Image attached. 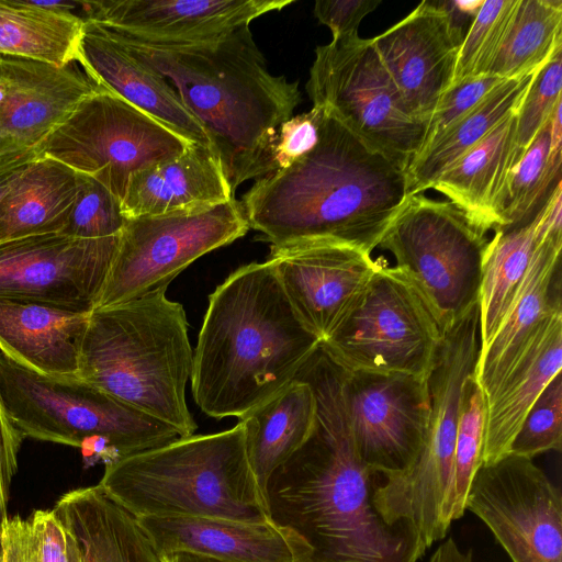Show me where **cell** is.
<instances>
[{
	"label": "cell",
	"instance_id": "obj_34",
	"mask_svg": "<svg viewBox=\"0 0 562 562\" xmlns=\"http://www.w3.org/2000/svg\"><path fill=\"white\" fill-rule=\"evenodd\" d=\"M562 49V1L518 0L488 74L510 79L542 67Z\"/></svg>",
	"mask_w": 562,
	"mask_h": 562
},
{
	"label": "cell",
	"instance_id": "obj_15",
	"mask_svg": "<svg viewBox=\"0 0 562 562\" xmlns=\"http://www.w3.org/2000/svg\"><path fill=\"white\" fill-rule=\"evenodd\" d=\"M120 236L80 239L49 233L0 243V299L91 313Z\"/></svg>",
	"mask_w": 562,
	"mask_h": 562
},
{
	"label": "cell",
	"instance_id": "obj_12",
	"mask_svg": "<svg viewBox=\"0 0 562 562\" xmlns=\"http://www.w3.org/2000/svg\"><path fill=\"white\" fill-rule=\"evenodd\" d=\"M189 145L102 88L85 98L47 136L37 157L53 158L94 178L122 202L133 173L183 153Z\"/></svg>",
	"mask_w": 562,
	"mask_h": 562
},
{
	"label": "cell",
	"instance_id": "obj_21",
	"mask_svg": "<svg viewBox=\"0 0 562 562\" xmlns=\"http://www.w3.org/2000/svg\"><path fill=\"white\" fill-rule=\"evenodd\" d=\"M78 61L102 88L121 97L190 144L213 147L172 85L101 25L83 23ZM215 150V149H214Z\"/></svg>",
	"mask_w": 562,
	"mask_h": 562
},
{
	"label": "cell",
	"instance_id": "obj_43",
	"mask_svg": "<svg viewBox=\"0 0 562 562\" xmlns=\"http://www.w3.org/2000/svg\"><path fill=\"white\" fill-rule=\"evenodd\" d=\"M505 80L492 74H484L450 87L439 100L427 123L425 139L418 154L426 150L448 127L470 112Z\"/></svg>",
	"mask_w": 562,
	"mask_h": 562
},
{
	"label": "cell",
	"instance_id": "obj_44",
	"mask_svg": "<svg viewBox=\"0 0 562 562\" xmlns=\"http://www.w3.org/2000/svg\"><path fill=\"white\" fill-rule=\"evenodd\" d=\"M380 3V0H318L314 15L330 30L333 40H337L358 34L363 18Z\"/></svg>",
	"mask_w": 562,
	"mask_h": 562
},
{
	"label": "cell",
	"instance_id": "obj_5",
	"mask_svg": "<svg viewBox=\"0 0 562 562\" xmlns=\"http://www.w3.org/2000/svg\"><path fill=\"white\" fill-rule=\"evenodd\" d=\"M166 290L94 308L78 376L187 437L198 427L186 400L193 350L183 306L169 300Z\"/></svg>",
	"mask_w": 562,
	"mask_h": 562
},
{
	"label": "cell",
	"instance_id": "obj_14",
	"mask_svg": "<svg viewBox=\"0 0 562 562\" xmlns=\"http://www.w3.org/2000/svg\"><path fill=\"white\" fill-rule=\"evenodd\" d=\"M465 510L492 531L513 562H562V494L532 459L482 464Z\"/></svg>",
	"mask_w": 562,
	"mask_h": 562
},
{
	"label": "cell",
	"instance_id": "obj_6",
	"mask_svg": "<svg viewBox=\"0 0 562 562\" xmlns=\"http://www.w3.org/2000/svg\"><path fill=\"white\" fill-rule=\"evenodd\" d=\"M98 485L135 518L201 516L269 521L240 422L224 431L179 437L124 457L105 465Z\"/></svg>",
	"mask_w": 562,
	"mask_h": 562
},
{
	"label": "cell",
	"instance_id": "obj_37",
	"mask_svg": "<svg viewBox=\"0 0 562 562\" xmlns=\"http://www.w3.org/2000/svg\"><path fill=\"white\" fill-rule=\"evenodd\" d=\"M518 0H484L459 48L451 86L488 74L504 42Z\"/></svg>",
	"mask_w": 562,
	"mask_h": 562
},
{
	"label": "cell",
	"instance_id": "obj_19",
	"mask_svg": "<svg viewBox=\"0 0 562 562\" xmlns=\"http://www.w3.org/2000/svg\"><path fill=\"white\" fill-rule=\"evenodd\" d=\"M464 34L442 1H423L372 38L407 112L426 126L451 86Z\"/></svg>",
	"mask_w": 562,
	"mask_h": 562
},
{
	"label": "cell",
	"instance_id": "obj_22",
	"mask_svg": "<svg viewBox=\"0 0 562 562\" xmlns=\"http://www.w3.org/2000/svg\"><path fill=\"white\" fill-rule=\"evenodd\" d=\"M234 194L216 151L190 144L183 153L133 173L121 206L133 218L212 206Z\"/></svg>",
	"mask_w": 562,
	"mask_h": 562
},
{
	"label": "cell",
	"instance_id": "obj_13",
	"mask_svg": "<svg viewBox=\"0 0 562 562\" xmlns=\"http://www.w3.org/2000/svg\"><path fill=\"white\" fill-rule=\"evenodd\" d=\"M248 229L243 205L235 198L212 206L126 218L95 308L167 289L193 261Z\"/></svg>",
	"mask_w": 562,
	"mask_h": 562
},
{
	"label": "cell",
	"instance_id": "obj_36",
	"mask_svg": "<svg viewBox=\"0 0 562 562\" xmlns=\"http://www.w3.org/2000/svg\"><path fill=\"white\" fill-rule=\"evenodd\" d=\"M486 406V395L474 373L465 382L459 416L452 481L442 510V522L447 529L463 516L472 479L481 467Z\"/></svg>",
	"mask_w": 562,
	"mask_h": 562
},
{
	"label": "cell",
	"instance_id": "obj_42",
	"mask_svg": "<svg viewBox=\"0 0 562 562\" xmlns=\"http://www.w3.org/2000/svg\"><path fill=\"white\" fill-rule=\"evenodd\" d=\"M562 49L538 71L517 112L516 147L520 158L562 102Z\"/></svg>",
	"mask_w": 562,
	"mask_h": 562
},
{
	"label": "cell",
	"instance_id": "obj_3",
	"mask_svg": "<svg viewBox=\"0 0 562 562\" xmlns=\"http://www.w3.org/2000/svg\"><path fill=\"white\" fill-rule=\"evenodd\" d=\"M319 344L270 265L241 266L209 297L193 351L194 401L211 417L240 418L289 385Z\"/></svg>",
	"mask_w": 562,
	"mask_h": 562
},
{
	"label": "cell",
	"instance_id": "obj_47",
	"mask_svg": "<svg viewBox=\"0 0 562 562\" xmlns=\"http://www.w3.org/2000/svg\"><path fill=\"white\" fill-rule=\"evenodd\" d=\"M428 562H473L472 549L463 552L452 537L442 542Z\"/></svg>",
	"mask_w": 562,
	"mask_h": 562
},
{
	"label": "cell",
	"instance_id": "obj_8",
	"mask_svg": "<svg viewBox=\"0 0 562 562\" xmlns=\"http://www.w3.org/2000/svg\"><path fill=\"white\" fill-rule=\"evenodd\" d=\"M488 240L453 203L420 193L407 199L379 247L445 335L479 304Z\"/></svg>",
	"mask_w": 562,
	"mask_h": 562
},
{
	"label": "cell",
	"instance_id": "obj_16",
	"mask_svg": "<svg viewBox=\"0 0 562 562\" xmlns=\"http://www.w3.org/2000/svg\"><path fill=\"white\" fill-rule=\"evenodd\" d=\"M344 394L361 460L381 474L407 469L427 437L430 415L427 378L345 371Z\"/></svg>",
	"mask_w": 562,
	"mask_h": 562
},
{
	"label": "cell",
	"instance_id": "obj_10",
	"mask_svg": "<svg viewBox=\"0 0 562 562\" xmlns=\"http://www.w3.org/2000/svg\"><path fill=\"white\" fill-rule=\"evenodd\" d=\"M305 88L314 106L407 171L427 126L407 112L372 38L355 34L317 46Z\"/></svg>",
	"mask_w": 562,
	"mask_h": 562
},
{
	"label": "cell",
	"instance_id": "obj_11",
	"mask_svg": "<svg viewBox=\"0 0 562 562\" xmlns=\"http://www.w3.org/2000/svg\"><path fill=\"white\" fill-rule=\"evenodd\" d=\"M442 337L411 283L382 263L360 303L321 347L347 372L427 378Z\"/></svg>",
	"mask_w": 562,
	"mask_h": 562
},
{
	"label": "cell",
	"instance_id": "obj_29",
	"mask_svg": "<svg viewBox=\"0 0 562 562\" xmlns=\"http://www.w3.org/2000/svg\"><path fill=\"white\" fill-rule=\"evenodd\" d=\"M78 188V172L49 157L29 162L0 202V243L64 228Z\"/></svg>",
	"mask_w": 562,
	"mask_h": 562
},
{
	"label": "cell",
	"instance_id": "obj_25",
	"mask_svg": "<svg viewBox=\"0 0 562 562\" xmlns=\"http://www.w3.org/2000/svg\"><path fill=\"white\" fill-rule=\"evenodd\" d=\"M89 316L0 299V351L41 374L79 379V355Z\"/></svg>",
	"mask_w": 562,
	"mask_h": 562
},
{
	"label": "cell",
	"instance_id": "obj_23",
	"mask_svg": "<svg viewBox=\"0 0 562 562\" xmlns=\"http://www.w3.org/2000/svg\"><path fill=\"white\" fill-rule=\"evenodd\" d=\"M562 369V308L547 315L524 351L486 398L481 465L509 452L526 414Z\"/></svg>",
	"mask_w": 562,
	"mask_h": 562
},
{
	"label": "cell",
	"instance_id": "obj_18",
	"mask_svg": "<svg viewBox=\"0 0 562 562\" xmlns=\"http://www.w3.org/2000/svg\"><path fill=\"white\" fill-rule=\"evenodd\" d=\"M100 89L78 60L55 67L0 55V167L36 158L47 136Z\"/></svg>",
	"mask_w": 562,
	"mask_h": 562
},
{
	"label": "cell",
	"instance_id": "obj_9",
	"mask_svg": "<svg viewBox=\"0 0 562 562\" xmlns=\"http://www.w3.org/2000/svg\"><path fill=\"white\" fill-rule=\"evenodd\" d=\"M0 398L26 438L80 447L100 436L127 457L180 437L171 426L80 379L32 371L0 352Z\"/></svg>",
	"mask_w": 562,
	"mask_h": 562
},
{
	"label": "cell",
	"instance_id": "obj_28",
	"mask_svg": "<svg viewBox=\"0 0 562 562\" xmlns=\"http://www.w3.org/2000/svg\"><path fill=\"white\" fill-rule=\"evenodd\" d=\"M52 510L82 562H164L136 518L99 485L65 493Z\"/></svg>",
	"mask_w": 562,
	"mask_h": 562
},
{
	"label": "cell",
	"instance_id": "obj_4",
	"mask_svg": "<svg viewBox=\"0 0 562 562\" xmlns=\"http://www.w3.org/2000/svg\"><path fill=\"white\" fill-rule=\"evenodd\" d=\"M104 29L172 85L206 131L234 192L301 102L297 81L269 71L249 25L184 45L144 43Z\"/></svg>",
	"mask_w": 562,
	"mask_h": 562
},
{
	"label": "cell",
	"instance_id": "obj_33",
	"mask_svg": "<svg viewBox=\"0 0 562 562\" xmlns=\"http://www.w3.org/2000/svg\"><path fill=\"white\" fill-rule=\"evenodd\" d=\"M542 240L537 214L526 224L494 231L480 290V349L488 345L503 323Z\"/></svg>",
	"mask_w": 562,
	"mask_h": 562
},
{
	"label": "cell",
	"instance_id": "obj_31",
	"mask_svg": "<svg viewBox=\"0 0 562 562\" xmlns=\"http://www.w3.org/2000/svg\"><path fill=\"white\" fill-rule=\"evenodd\" d=\"M541 68L506 79L418 154L406 171L409 195L431 189L447 169L504 120L517 113Z\"/></svg>",
	"mask_w": 562,
	"mask_h": 562
},
{
	"label": "cell",
	"instance_id": "obj_2",
	"mask_svg": "<svg viewBox=\"0 0 562 562\" xmlns=\"http://www.w3.org/2000/svg\"><path fill=\"white\" fill-rule=\"evenodd\" d=\"M409 196L406 172L325 112L316 146L240 203L271 246L329 241L371 255Z\"/></svg>",
	"mask_w": 562,
	"mask_h": 562
},
{
	"label": "cell",
	"instance_id": "obj_24",
	"mask_svg": "<svg viewBox=\"0 0 562 562\" xmlns=\"http://www.w3.org/2000/svg\"><path fill=\"white\" fill-rule=\"evenodd\" d=\"M136 520L161 558L187 552L223 562H293L286 541L270 521L201 516H146Z\"/></svg>",
	"mask_w": 562,
	"mask_h": 562
},
{
	"label": "cell",
	"instance_id": "obj_40",
	"mask_svg": "<svg viewBox=\"0 0 562 562\" xmlns=\"http://www.w3.org/2000/svg\"><path fill=\"white\" fill-rule=\"evenodd\" d=\"M325 111L314 106L282 123L256 157L249 179H260L288 168L318 143Z\"/></svg>",
	"mask_w": 562,
	"mask_h": 562
},
{
	"label": "cell",
	"instance_id": "obj_32",
	"mask_svg": "<svg viewBox=\"0 0 562 562\" xmlns=\"http://www.w3.org/2000/svg\"><path fill=\"white\" fill-rule=\"evenodd\" d=\"M83 23L33 0H0V55L65 67L79 58Z\"/></svg>",
	"mask_w": 562,
	"mask_h": 562
},
{
	"label": "cell",
	"instance_id": "obj_35",
	"mask_svg": "<svg viewBox=\"0 0 562 562\" xmlns=\"http://www.w3.org/2000/svg\"><path fill=\"white\" fill-rule=\"evenodd\" d=\"M549 149L550 119L512 172L499 228L528 223L561 183L562 155Z\"/></svg>",
	"mask_w": 562,
	"mask_h": 562
},
{
	"label": "cell",
	"instance_id": "obj_1",
	"mask_svg": "<svg viewBox=\"0 0 562 562\" xmlns=\"http://www.w3.org/2000/svg\"><path fill=\"white\" fill-rule=\"evenodd\" d=\"M295 379L314 392V427L263 491L268 519L293 562H418L427 550L418 531L405 521L387 524L373 505L383 477L356 449L345 370L319 345Z\"/></svg>",
	"mask_w": 562,
	"mask_h": 562
},
{
	"label": "cell",
	"instance_id": "obj_50",
	"mask_svg": "<svg viewBox=\"0 0 562 562\" xmlns=\"http://www.w3.org/2000/svg\"><path fill=\"white\" fill-rule=\"evenodd\" d=\"M65 531V530H64ZM66 535V559L67 562H82L78 548L74 539L65 531Z\"/></svg>",
	"mask_w": 562,
	"mask_h": 562
},
{
	"label": "cell",
	"instance_id": "obj_45",
	"mask_svg": "<svg viewBox=\"0 0 562 562\" xmlns=\"http://www.w3.org/2000/svg\"><path fill=\"white\" fill-rule=\"evenodd\" d=\"M24 439L8 416L0 398V535L9 519L10 486L18 470V456Z\"/></svg>",
	"mask_w": 562,
	"mask_h": 562
},
{
	"label": "cell",
	"instance_id": "obj_26",
	"mask_svg": "<svg viewBox=\"0 0 562 562\" xmlns=\"http://www.w3.org/2000/svg\"><path fill=\"white\" fill-rule=\"evenodd\" d=\"M561 248L562 240L540 243L503 323L488 345L480 349L475 380L486 398L515 364L541 321L562 308Z\"/></svg>",
	"mask_w": 562,
	"mask_h": 562
},
{
	"label": "cell",
	"instance_id": "obj_39",
	"mask_svg": "<svg viewBox=\"0 0 562 562\" xmlns=\"http://www.w3.org/2000/svg\"><path fill=\"white\" fill-rule=\"evenodd\" d=\"M125 222L121 201L98 180L78 172L76 198L59 234L80 239L115 237Z\"/></svg>",
	"mask_w": 562,
	"mask_h": 562
},
{
	"label": "cell",
	"instance_id": "obj_46",
	"mask_svg": "<svg viewBox=\"0 0 562 562\" xmlns=\"http://www.w3.org/2000/svg\"><path fill=\"white\" fill-rule=\"evenodd\" d=\"M79 448L81 449L86 468L92 467L100 461L109 465L122 459L119 450L104 437L93 436L87 438Z\"/></svg>",
	"mask_w": 562,
	"mask_h": 562
},
{
	"label": "cell",
	"instance_id": "obj_48",
	"mask_svg": "<svg viewBox=\"0 0 562 562\" xmlns=\"http://www.w3.org/2000/svg\"><path fill=\"white\" fill-rule=\"evenodd\" d=\"M31 160H20L0 167V202Z\"/></svg>",
	"mask_w": 562,
	"mask_h": 562
},
{
	"label": "cell",
	"instance_id": "obj_49",
	"mask_svg": "<svg viewBox=\"0 0 562 562\" xmlns=\"http://www.w3.org/2000/svg\"><path fill=\"white\" fill-rule=\"evenodd\" d=\"M164 562H223L217 559H213L210 557L193 554V553H187V552H179L172 555L164 557Z\"/></svg>",
	"mask_w": 562,
	"mask_h": 562
},
{
	"label": "cell",
	"instance_id": "obj_17",
	"mask_svg": "<svg viewBox=\"0 0 562 562\" xmlns=\"http://www.w3.org/2000/svg\"><path fill=\"white\" fill-rule=\"evenodd\" d=\"M306 328L325 340L357 307L382 262L329 241L271 246L266 260Z\"/></svg>",
	"mask_w": 562,
	"mask_h": 562
},
{
	"label": "cell",
	"instance_id": "obj_27",
	"mask_svg": "<svg viewBox=\"0 0 562 562\" xmlns=\"http://www.w3.org/2000/svg\"><path fill=\"white\" fill-rule=\"evenodd\" d=\"M516 124L517 113L498 124L431 187L446 195L484 233L501 227L510 176L520 160L516 147Z\"/></svg>",
	"mask_w": 562,
	"mask_h": 562
},
{
	"label": "cell",
	"instance_id": "obj_30",
	"mask_svg": "<svg viewBox=\"0 0 562 562\" xmlns=\"http://www.w3.org/2000/svg\"><path fill=\"white\" fill-rule=\"evenodd\" d=\"M315 415L316 401L311 385L294 379L239 418L248 461L262 495L272 472L308 438Z\"/></svg>",
	"mask_w": 562,
	"mask_h": 562
},
{
	"label": "cell",
	"instance_id": "obj_51",
	"mask_svg": "<svg viewBox=\"0 0 562 562\" xmlns=\"http://www.w3.org/2000/svg\"><path fill=\"white\" fill-rule=\"evenodd\" d=\"M0 562H2V547H1V541H0Z\"/></svg>",
	"mask_w": 562,
	"mask_h": 562
},
{
	"label": "cell",
	"instance_id": "obj_38",
	"mask_svg": "<svg viewBox=\"0 0 562 562\" xmlns=\"http://www.w3.org/2000/svg\"><path fill=\"white\" fill-rule=\"evenodd\" d=\"M0 541L2 562H67L66 535L52 509L9 517Z\"/></svg>",
	"mask_w": 562,
	"mask_h": 562
},
{
	"label": "cell",
	"instance_id": "obj_41",
	"mask_svg": "<svg viewBox=\"0 0 562 562\" xmlns=\"http://www.w3.org/2000/svg\"><path fill=\"white\" fill-rule=\"evenodd\" d=\"M562 372L558 373L542 390L526 414L509 452L533 459L548 451H560L562 447Z\"/></svg>",
	"mask_w": 562,
	"mask_h": 562
},
{
	"label": "cell",
	"instance_id": "obj_20",
	"mask_svg": "<svg viewBox=\"0 0 562 562\" xmlns=\"http://www.w3.org/2000/svg\"><path fill=\"white\" fill-rule=\"evenodd\" d=\"M293 0H99L82 1L83 21L157 45L217 40Z\"/></svg>",
	"mask_w": 562,
	"mask_h": 562
},
{
	"label": "cell",
	"instance_id": "obj_7",
	"mask_svg": "<svg viewBox=\"0 0 562 562\" xmlns=\"http://www.w3.org/2000/svg\"><path fill=\"white\" fill-rule=\"evenodd\" d=\"M479 353L476 304L443 335L427 376L430 415L422 451L407 469L383 474L373 494L374 506L385 520L409 522L425 539L446 532L441 517L452 481L464 385L475 373Z\"/></svg>",
	"mask_w": 562,
	"mask_h": 562
}]
</instances>
